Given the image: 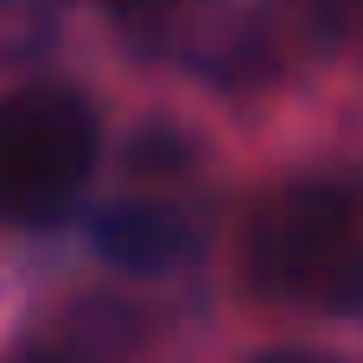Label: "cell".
Masks as SVG:
<instances>
[{
  "mask_svg": "<svg viewBox=\"0 0 363 363\" xmlns=\"http://www.w3.org/2000/svg\"><path fill=\"white\" fill-rule=\"evenodd\" d=\"M242 274L268 300L363 319V166L262 191L242 223Z\"/></svg>",
  "mask_w": 363,
  "mask_h": 363,
  "instance_id": "1",
  "label": "cell"
},
{
  "mask_svg": "<svg viewBox=\"0 0 363 363\" xmlns=\"http://www.w3.org/2000/svg\"><path fill=\"white\" fill-rule=\"evenodd\" d=\"M102 160V115L70 83H19L0 96V223H57Z\"/></svg>",
  "mask_w": 363,
  "mask_h": 363,
  "instance_id": "2",
  "label": "cell"
},
{
  "mask_svg": "<svg viewBox=\"0 0 363 363\" xmlns=\"http://www.w3.org/2000/svg\"><path fill=\"white\" fill-rule=\"evenodd\" d=\"M262 363H338V357H325V351H268Z\"/></svg>",
  "mask_w": 363,
  "mask_h": 363,
  "instance_id": "6",
  "label": "cell"
},
{
  "mask_svg": "<svg viewBox=\"0 0 363 363\" xmlns=\"http://www.w3.org/2000/svg\"><path fill=\"white\" fill-rule=\"evenodd\" d=\"M96 249L121 268V274H179L185 262H198L204 236L185 211L172 204H153V198H121V204H102L96 223H89Z\"/></svg>",
  "mask_w": 363,
  "mask_h": 363,
  "instance_id": "3",
  "label": "cell"
},
{
  "mask_svg": "<svg viewBox=\"0 0 363 363\" xmlns=\"http://www.w3.org/2000/svg\"><path fill=\"white\" fill-rule=\"evenodd\" d=\"M313 26L325 45H357L363 38V0H313Z\"/></svg>",
  "mask_w": 363,
  "mask_h": 363,
  "instance_id": "5",
  "label": "cell"
},
{
  "mask_svg": "<svg viewBox=\"0 0 363 363\" xmlns=\"http://www.w3.org/2000/svg\"><path fill=\"white\" fill-rule=\"evenodd\" d=\"M32 363H57V357H32Z\"/></svg>",
  "mask_w": 363,
  "mask_h": 363,
  "instance_id": "7",
  "label": "cell"
},
{
  "mask_svg": "<svg viewBox=\"0 0 363 363\" xmlns=\"http://www.w3.org/2000/svg\"><path fill=\"white\" fill-rule=\"evenodd\" d=\"M102 13H108V26H115L128 45L166 51V45H172V26H179V13H185V0H102Z\"/></svg>",
  "mask_w": 363,
  "mask_h": 363,
  "instance_id": "4",
  "label": "cell"
}]
</instances>
